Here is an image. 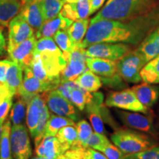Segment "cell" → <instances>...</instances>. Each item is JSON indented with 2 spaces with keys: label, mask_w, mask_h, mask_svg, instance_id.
I'll return each instance as SVG.
<instances>
[{
  "label": "cell",
  "mask_w": 159,
  "mask_h": 159,
  "mask_svg": "<svg viewBox=\"0 0 159 159\" xmlns=\"http://www.w3.org/2000/svg\"><path fill=\"white\" fill-rule=\"evenodd\" d=\"M117 72L121 78L128 83H139L142 80L140 72L147 63L138 49L129 52L116 61Z\"/></svg>",
  "instance_id": "5b68a950"
},
{
  "label": "cell",
  "mask_w": 159,
  "mask_h": 159,
  "mask_svg": "<svg viewBox=\"0 0 159 159\" xmlns=\"http://www.w3.org/2000/svg\"><path fill=\"white\" fill-rule=\"evenodd\" d=\"M76 128L79 146L87 148V144H88L89 139L91 134H93L92 128L86 120L82 119L76 124Z\"/></svg>",
  "instance_id": "74e56055"
},
{
  "label": "cell",
  "mask_w": 159,
  "mask_h": 159,
  "mask_svg": "<svg viewBox=\"0 0 159 159\" xmlns=\"http://www.w3.org/2000/svg\"><path fill=\"white\" fill-rule=\"evenodd\" d=\"M57 159H73V158H70V157L67 156L65 153H63V154L61 155V156H59L58 157H57Z\"/></svg>",
  "instance_id": "7dc6e473"
},
{
  "label": "cell",
  "mask_w": 159,
  "mask_h": 159,
  "mask_svg": "<svg viewBox=\"0 0 159 159\" xmlns=\"http://www.w3.org/2000/svg\"><path fill=\"white\" fill-rule=\"evenodd\" d=\"M137 49L144 56L147 63L159 55V26L143 40Z\"/></svg>",
  "instance_id": "603a6c76"
},
{
  "label": "cell",
  "mask_w": 159,
  "mask_h": 159,
  "mask_svg": "<svg viewBox=\"0 0 159 159\" xmlns=\"http://www.w3.org/2000/svg\"><path fill=\"white\" fill-rule=\"evenodd\" d=\"M85 49L88 57L112 61H118L132 50L131 45L124 43H97L90 45Z\"/></svg>",
  "instance_id": "ba28073f"
},
{
  "label": "cell",
  "mask_w": 159,
  "mask_h": 159,
  "mask_svg": "<svg viewBox=\"0 0 159 159\" xmlns=\"http://www.w3.org/2000/svg\"><path fill=\"white\" fill-rule=\"evenodd\" d=\"M19 14L28 22L35 33L45 22L41 0H30L24 3Z\"/></svg>",
  "instance_id": "e0dca14e"
},
{
  "label": "cell",
  "mask_w": 159,
  "mask_h": 159,
  "mask_svg": "<svg viewBox=\"0 0 159 159\" xmlns=\"http://www.w3.org/2000/svg\"><path fill=\"white\" fill-rule=\"evenodd\" d=\"M86 49L76 47L69 55L67 64L61 73V81H75L88 69Z\"/></svg>",
  "instance_id": "9c48e42d"
},
{
  "label": "cell",
  "mask_w": 159,
  "mask_h": 159,
  "mask_svg": "<svg viewBox=\"0 0 159 159\" xmlns=\"http://www.w3.org/2000/svg\"><path fill=\"white\" fill-rule=\"evenodd\" d=\"M45 93L46 103L51 112L58 116L69 117L72 120L79 118L78 112L72 102L65 98L57 89Z\"/></svg>",
  "instance_id": "30bf717a"
},
{
  "label": "cell",
  "mask_w": 159,
  "mask_h": 159,
  "mask_svg": "<svg viewBox=\"0 0 159 159\" xmlns=\"http://www.w3.org/2000/svg\"><path fill=\"white\" fill-rule=\"evenodd\" d=\"M117 61L91 57L87 58V66L94 74L101 77V79L111 80L120 77L117 72Z\"/></svg>",
  "instance_id": "ac0fdd59"
},
{
  "label": "cell",
  "mask_w": 159,
  "mask_h": 159,
  "mask_svg": "<svg viewBox=\"0 0 159 159\" xmlns=\"http://www.w3.org/2000/svg\"><path fill=\"white\" fill-rule=\"evenodd\" d=\"M94 97L92 101L85 106L90 121L94 132L104 134L105 128L103 122L102 112L104 110L103 102L104 96L101 92H94Z\"/></svg>",
  "instance_id": "2e32d148"
},
{
  "label": "cell",
  "mask_w": 159,
  "mask_h": 159,
  "mask_svg": "<svg viewBox=\"0 0 159 159\" xmlns=\"http://www.w3.org/2000/svg\"><path fill=\"white\" fill-rule=\"evenodd\" d=\"M158 9L159 0H108L90 23L103 19L128 21Z\"/></svg>",
  "instance_id": "7a4b0ae2"
},
{
  "label": "cell",
  "mask_w": 159,
  "mask_h": 159,
  "mask_svg": "<svg viewBox=\"0 0 159 159\" xmlns=\"http://www.w3.org/2000/svg\"><path fill=\"white\" fill-rule=\"evenodd\" d=\"M105 0H91V14H93L95 12H97L99 8L102 7L104 4Z\"/></svg>",
  "instance_id": "f6af8a7d"
},
{
  "label": "cell",
  "mask_w": 159,
  "mask_h": 159,
  "mask_svg": "<svg viewBox=\"0 0 159 159\" xmlns=\"http://www.w3.org/2000/svg\"><path fill=\"white\" fill-rule=\"evenodd\" d=\"M6 49V41L5 38L4 36V34L0 29V56H2L4 54Z\"/></svg>",
  "instance_id": "bcb514c9"
},
{
  "label": "cell",
  "mask_w": 159,
  "mask_h": 159,
  "mask_svg": "<svg viewBox=\"0 0 159 159\" xmlns=\"http://www.w3.org/2000/svg\"><path fill=\"white\" fill-rule=\"evenodd\" d=\"M54 40L58 47L62 51L63 57L66 61H68L69 55L74 50L75 45L73 43L70 37L69 36L68 33L66 31L60 30L57 32L54 36Z\"/></svg>",
  "instance_id": "d590c367"
},
{
  "label": "cell",
  "mask_w": 159,
  "mask_h": 159,
  "mask_svg": "<svg viewBox=\"0 0 159 159\" xmlns=\"http://www.w3.org/2000/svg\"><path fill=\"white\" fill-rule=\"evenodd\" d=\"M21 2H22V0H21Z\"/></svg>",
  "instance_id": "db71d44e"
},
{
  "label": "cell",
  "mask_w": 159,
  "mask_h": 159,
  "mask_svg": "<svg viewBox=\"0 0 159 159\" xmlns=\"http://www.w3.org/2000/svg\"><path fill=\"white\" fill-rule=\"evenodd\" d=\"M2 132H3V125H0V143H1V139H2Z\"/></svg>",
  "instance_id": "c3c4849f"
},
{
  "label": "cell",
  "mask_w": 159,
  "mask_h": 159,
  "mask_svg": "<svg viewBox=\"0 0 159 159\" xmlns=\"http://www.w3.org/2000/svg\"><path fill=\"white\" fill-rule=\"evenodd\" d=\"M159 26V9L128 21L99 20L90 23L80 47L86 49L97 43H124L139 45Z\"/></svg>",
  "instance_id": "6da1fadb"
},
{
  "label": "cell",
  "mask_w": 159,
  "mask_h": 159,
  "mask_svg": "<svg viewBox=\"0 0 159 159\" xmlns=\"http://www.w3.org/2000/svg\"><path fill=\"white\" fill-rule=\"evenodd\" d=\"M39 54L47 74L53 82L61 83V73L67 64L62 51L52 38L38 39L35 47V55Z\"/></svg>",
  "instance_id": "3957f363"
},
{
  "label": "cell",
  "mask_w": 159,
  "mask_h": 159,
  "mask_svg": "<svg viewBox=\"0 0 159 159\" xmlns=\"http://www.w3.org/2000/svg\"><path fill=\"white\" fill-rule=\"evenodd\" d=\"M49 118H50L49 110L44 99L41 104V116H40L39 125H38L36 131H35L34 139L39 138L44 135L47 122H48Z\"/></svg>",
  "instance_id": "f35d334b"
},
{
  "label": "cell",
  "mask_w": 159,
  "mask_h": 159,
  "mask_svg": "<svg viewBox=\"0 0 159 159\" xmlns=\"http://www.w3.org/2000/svg\"><path fill=\"white\" fill-rule=\"evenodd\" d=\"M105 104L108 107L143 113L144 114H150L151 112L150 108L142 104L131 89L119 91H111L107 95Z\"/></svg>",
  "instance_id": "8992f818"
},
{
  "label": "cell",
  "mask_w": 159,
  "mask_h": 159,
  "mask_svg": "<svg viewBox=\"0 0 159 159\" xmlns=\"http://www.w3.org/2000/svg\"><path fill=\"white\" fill-rule=\"evenodd\" d=\"M35 151L37 156L49 159H57V157L64 153L62 146L56 136H43L34 139Z\"/></svg>",
  "instance_id": "9a60e30c"
},
{
  "label": "cell",
  "mask_w": 159,
  "mask_h": 159,
  "mask_svg": "<svg viewBox=\"0 0 159 159\" xmlns=\"http://www.w3.org/2000/svg\"><path fill=\"white\" fill-rule=\"evenodd\" d=\"M116 114L125 126L152 136L157 134L153 125V119L151 116L139 114V112L119 110L116 111Z\"/></svg>",
  "instance_id": "8fae6325"
},
{
  "label": "cell",
  "mask_w": 159,
  "mask_h": 159,
  "mask_svg": "<svg viewBox=\"0 0 159 159\" xmlns=\"http://www.w3.org/2000/svg\"><path fill=\"white\" fill-rule=\"evenodd\" d=\"M23 77V69L18 63L12 61L6 76L5 85L13 96L19 94Z\"/></svg>",
  "instance_id": "d4e9b609"
},
{
  "label": "cell",
  "mask_w": 159,
  "mask_h": 159,
  "mask_svg": "<svg viewBox=\"0 0 159 159\" xmlns=\"http://www.w3.org/2000/svg\"><path fill=\"white\" fill-rule=\"evenodd\" d=\"M124 159H132V158H126V157H125Z\"/></svg>",
  "instance_id": "f5cc1de1"
},
{
  "label": "cell",
  "mask_w": 159,
  "mask_h": 159,
  "mask_svg": "<svg viewBox=\"0 0 159 159\" xmlns=\"http://www.w3.org/2000/svg\"><path fill=\"white\" fill-rule=\"evenodd\" d=\"M16 102L12 105L10 120L13 125H22L25 120V115L27 114L26 106L27 104L25 99L19 95Z\"/></svg>",
  "instance_id": "836d02e7"
},
{
  "label": "cell",
  "mask_w": 159,
  "mask_h": 159,
  "mask_svg": "<svg viewBox=\"0 0 159 159\" xmlns=\"http://www.w3.org/2000/svg\"><path fill=\"white\" fill-rule=\"evenodd\" d=\"M65 3H74L77 2V0H63Z\"/></svg>",
  "instance_id": "681fc988"
},
{
  "label": "cell",
  "mask_w": 159,
  "mask_h": 159,
  "mask_svg": "<svg viewBox=\"0 0 159 159\" xmlns=\"http://www.w3.org/2000/svg\"><path fill=\"white\" fill-rule=\"evenodd\" d=\"M142 80L150 84L159 83V55L149 61L140 72Z\"/></svg>",
  "instance_id": "f1b7e54d"
},
{
  "label": "cell",
  "mask_w": 159,
  "mask_h": 159,
  "mask_svg": "<svg viewBox=\"0 0 159 159\" xmlns=\"http://www.w3.org/2000/svg\"><path fill=\"white\" fill-rule=\"evenodd\" d=\"M8 28L7 49L13 48L34 36V30L19 13L10 22Z\"/></svg>",
  "instance_id": "4fadbf2b"
},
{
  "label": "cell",
  "mask_w": 159,
  "mask_h": 159,
  "mask_svg": "<svg viewBox=\"0 0 159 159\" xmlns=\"http://www.w3.org/2000/svg\"><path fill=\"white\" fill-rule=\"evenodd\" d=\"M69 125L76 126L74 120L69 117L58 116L56 114H52L47 122L44 134L47 136H55L58 131L63 128Z\"/></svg>",
  "instance_id": "4dcf8cb0"
},
{
  "label": "cell",
  "mask_w": 159,
  "mask_h": 159,
  "mask_svg": "<svg viewBox=\"0 0 159 159\" xmlns=\"http://www.w3.org/2000/svg\"><path fill=\"white\" fill-rule=\"evenodd\" d=\"M126 158L132 159H159V146H154L136 153L125 155Z\"/></svg>",
  "instance_id": "60d3db41"
},
{
  "label": "cell",
  "mask_w": 159,
  "mask_h": 159,
  "mask_svg": "<svg viewBox=\"0 0 159 159\" xmlns=\"http://www.w3.org/2000/svg\"><path fill=\"white\" fill-rule=\"evenodd\" d=\"M111 139L126 155L142 152L156 145L151 136L128 128L117 129L111 134Z\"/></svg>",
  "instance_id": "277c9868"
},
{
  "label": "cell",
  "mask_w": 159,
  "mask_h": 159,
  "mask_svg": "<svg viewBox=\"0 0 159 159\" xmlns=\"http://www.w3.org/2000/svg\"><path fill=\"white\" fill-rule=\"evenodd\" d=\"M108 159H124L125 155L115 144L110 142L101 151Z\"/></svg>",
  "instance_id": "b9f144b4"
},
{
  "label": "cell",
  "mask_w": 159,
  "mask_h": 159,
  "mask_svg": "<svg viewBox=\"0 0 159 159\" xmlns=\"http://www.w3.org/2000/svg\"><path fill=\"white\" fill-rule=\"evenodd\" d=\"M65 4L63 0H41L45 21L57 16Z\"/></svg>",
  "instance_id": "8d00e7d4"
},
{
  "label": "cell",
  "mask_w": 159,
  "mask_h": 159,
  "mask_svg": "<svg viewBox=\"0 0 159 159\" xmlns=\"http://www.w3.org/2000/svg\"><path fill=\"white\" fill-rule=\"evenodd\" d=\"M91 0H77L74 3H66L60 14L71 21L88 19L91 14Z\"/></svg>",
  "instance_id": "ffe728a7"
},
{
  "label": "cell",
  "mask_w": 159,
  "mask_h": 159,
  "mask_svg": "<svg viewBox=\"0 0 159 159\" xmlns=\"http://www.w3.org/2000/svg\"><path fill=\"white\" fill-rule=\"evenodd\" d=\"M75 82L80 88L91 93L97 92L102 87V82L101 77L94 74L89 68L75 80Z\"/></svg>",
  "instance_id": "4316f807"
},
{
  "label": "cell",
  "mask_w": 159,
  "mask_h": 159,
  "mask_svg": "<svg viewBox=\"0 0 159 159\" xmlns=\"http://www.w3.org/2000/svg\"><path fill=\"white\" fill-rule=\"evenodd\" d=\"M94 94L85 90L76 84L71 93V102L80 111H83L87 105L92 101Z\"/></svg>",
  "instance_id": "1f68e13d"
},
{
  "label": "cell",
  "mask_w": 159,
  "mask_h": 159,
  "mask_svg": "<svg viewBox=\"0 0 159 159\" xmlns=\"http://www.w3.org/2000/svg\"><path fill=\"white\" fill-rule=\"evenodd\" d=\"M89 19L76 20L73 21L67 30V33L75 47H80L89 29Z\"/></svg>",
  "instance_id": "83f0119b"
},
{
  "label": "cell",
  "mask_w": 159,
  "mask_h": 159,
  "mask_svg": "<svg viewBox=\"0 0 159 159\" xmlns=\"http://www.w3.org/2000/svg\"><path fill=\"white\" fill-rule=\"evenodd\" d=\"M28 1H30V0H22V2L24 4V3L27 2H28Z\"/></svg>",
  "instance_id": "816d5d0a"
},
{
  "label": "cell",
  "mask_w": 159,
  "mask_h": 159,
  "mask_svg": "<svg viewBox=\"0 0 159 159\" xmlns=\"http://www.w3.org/2000/svg\"><path fill=\"white\" fill-rule=\"evenodd\" d=\"M83 159H108L104 154L98 150L90 148H85Z\"/></svg>",
  "instance_id": "7bdbcfd3"
},
{
  "label": "cell",
  "mask_w": 159,
  "mask_h": 159,
  "mask_svg": "<svg viewBox=\"0 0 159 159\" xmlns=\"http://www.w3.org/2000/svg\"><path fill=\"white\" fill-rule=\"evenodd\" d=\"M32 159H49V158H43V157H36V158H32Z\"/></svg>",
  "instance_id": "f907efd6"
},
{
  "label": "cell",
  "mask_w": 159,
  "mask_h": 159,
  "mask_svg": "<svg viewBox=\"0 0 159 159\" xmlns=\"http://www.w3.org/2000/svg\"><path fill=\"white\" fill-rule=\"evenodd\" d=\"M13 95L5 83H0V125H3L13 105Z\"/></svg>",
  "instance_id": "f546056e"
},
{
  "label": "cell",
  "mask_w": 159,
  "mask_h": 159,
  "mask_svg": "<svg viewBox=\"0 0 159 159\" xmlns=\"http://www.w3.org/2000/svg\"><path fill=\"white\" fill-rule=\"evenodd\" d=\"M61 143L63 152H66L70 149L80 147L78 144V137L76 126L69 125L61 129L56 136Z\"/></svg>",
  "instance_id": "484cf974"
},
{
  "label": "cell",
  "mask_w": 159,
  "mask_h": 159,
  "mask_svg": "<svg viewBox=\"0 0 159 159\" xmlns=\"http://www.w3.org/2000/svg\"><path fill=\"white\" fill-rule=\"evenodd\" d=\"M52 90L53 89L50 85L41 82L35 76L30 67L24 69L23 81L18 95L22 97L27 104L36 95Z\"/></svg>",
  "instance_id": "7c38bea8"
},
{
  "label": "cell",
  "mask_w": 159,
  "mask_h": 159,
  "mask_svg": "<svg viewBox=\"0 0 159 159\" xmlns=\"http://www.w3.org/2000/svg\"><path fill=\"white\" fill-rule=\"evenodd\" d=\"M23 2L20 0H0V26L8 27L9 24L21 11Z\"/></svg>",
  "instance_id": "cb8c5ba5"
},
{
  "label": "cell",
  "mask_w": 159,
  "mask_h": 159,
  "mask_svg": "<svg viewBox=\"0 0 159 159\" xmlns=\"http://www.w3.org/2000/svg\"><path fill=\"white\" fill-rule=\"evenodd\" d=\"M131 89L142 104L148 108L153 106L159 98V86L158 85L143 83L134 85Z\"/></svg>",
  "instance_id": "44dd1931"
},
{
  "label": "cell",
  "mask_w": 159,
  "mask_h": 159,
  "mask_svg": "<svg viewBox=\"0 0 159 159\" xmlns=\"http://www.w3.org/2000/svg\"><path fill=\"white\" fill-rule=\"evenodd\" d=\"M43 96L38 94L27 104L26 123L31 136L34 138L41 116V104L44 100Z\"/></svg>",
  "instance_id": "7402d4cb"
},
{
  "label": "cell",
  "mask_w": 159,
  "mask_h": 159,
  "mask_svg": "<svg viewBox=\"0 0 159 159\" xmlns=\"http://www.w3.org/2000/svg\"><path fill=\"white\" fill-rule=\"evenodd\" d=\"M30 68L31 69V70L33 71V73L34 74L35 76L38 79L40 80L41 82L50 85L53 90L57 88L59 84L58 83L53 82V81L49 78L48 75H47V71H46L44 67H43L42 60H41V57L40 56V55H35L34 59H33Z\"/></svg>",
  "instance_id": "d6a6232c"
},
{
  "label": "cell",
  "mask_w": 159,
  "mask_h": 159,
  "mask_svg": "<svg viewBox=\"0 0 159 159\" xmlns=\"http://www.w3.org/2000/svg\"><path fill=\"white\" fill-rule=\"evenodd\" d=\"M109 143H110V141L104 134L93 132L87 144V148L94 149L101 152L102 149Z\"/></svg>",
  "instance_id": "ab89813d"
},
{
  "label": "cell",
  "mask_w": 159,
  "mask_h": 159,
  "mask_svg": "<svg viewBox=\"0 0 159 159\" xmlns=\"http://www.w3.org/2000/svg\"><path fill=\"white\" fill-rule=\"evenodd\" d=\"M36 38L33 36L13 48L7 49L11 61L18 63L23 70L30 66L35 57Z\"/></svg>",
  "instance_id": "5bb4252c"
},
{
  "label": "cell",
  "mask_w": 159,
  "mask_h": 159,
  "mask_svg": "<svg viewBox=\"0 0 159 159\" xmlns=\"http://www.w3.org/2000/svg\"><path fill=\"white\" fill-rule=\"evenodd\" d=\"M73 21L58 14L54 19L46 21L42 27L35 33L36 39L42 38H54L55 35L60 30L67 31Z\"/></svg>",
  "instance_id": "d6986e66"
},
{
  "label": "cell",
  "mask_w": 159,
  "mask_h": 159,
  "mask_svg": "<svg viewBox=\"0 0 159 159\" xmlns=\"http://www.w3.org/2000/svg\"><path fill=\"white\" fill-rule=\"evenodd\" d=\"M11 131V122L7 120L3 125L2 136L0 143V159H13L10 142Z\"/></svg>",
  "instance_id": "e575fe53"
},
{
  "label": "cell",
  "mask_w": 159,
  "mask_h": 159,
  "mask_svg": "<svg viewBox=\"0 0 159 159\" xmlns=\"http://www.w3.org/2000/svg\"><path fill=\"white\" fill-rule=\"evenodd\" d=\"M12 63L10 60H1L0 61V83H5L7 71Z\"/></svg>",
  "instance_id": "ee69618b"
},
{
  "label": "cell",
  "mask_w": 159,
  "mask_h": 159,
  "mask_svg": "<svg viewBox=\"0 0 159 159\" xmlns=\"http://www.w3.org/2000/svg\"><path fill=\"white\" fill-rule=\"evenodd\" d=\"M28 130L25 125L11 127L10 142L13 159H30L33 154Z\"/></svg>",
  "instance_id": "52a82bcc"
}]
</instances>
